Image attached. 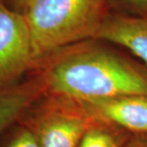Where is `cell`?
I'll return each instance as SVG.
<instances>
[{
	"label": "cell",
	"instance_id": "1",
	"mask_svg": "<svg viewBox=\"0 0 147 147\" xmlns=\"http://www.w3.org/2000/svg\"><path fill=\"white\" fill-rule=\"evenodd\" d=\"M33 70L43 96L83 105L121 96H147V70L98 39L64 47L38 60Z\"/></svg>",
	"mask_w": 147,
	"mask_h": 147
},
{
	"label": "cell",
	"instance_id": "2",
	"mask_svg": "<svg viewBox=\"0 0 147 147\" xmlns=\"http://www.w3.org/2000/svg\"><path fill=\"white\" fill-rule=\"evenodd\" d=\"M109 7V0H34L24 16L36 63L64 47L95 39Z\"/></svg>",
	"mask_w": 147,
	"mask_h": 147
},
{
	"label": "cell",
	"instance_id": "3",
	"mask_svg": "<svg viewBox=\"0 0 147 147\" xmlns=\"http://www.w3.org/2000/svg\"><path fill=\"white\" fill-rule=\"evenodd\" d=\"M25 116L40 147H78L82 138L99 120L87 106L71 99L43 96Z\"/></svg>",
	"mask_w": 147,
	"mask_h": 147
},
{
	"label": "cell",
	"instance_id": "4",
	"mask_svg": "<svg viewBox=\"0 0 147 147\" xmlns=\"http://www.w3.org/2000/svg\"><path fill=\"white\" fill-rule=\"evenodd\" d=\"M34 64L25 16L0 0V88L14 84Z\"/></svg>",
	"mask_w": 147,
	"mask_h": 147
},
{
	"label": "cell",
	"instance_id": "5",
	"mask_svg": "<svg viewBox=\"0 0 147 147\" xmlns=\"http://www.w3.org/2000/svg\"><path fill=\"white\" fill-rule=\"evenodd\" d=\"M99 119L131 135L147 137V96H121L86 104Z\"/></svg>",
	"mask_w": 147,
	"mask_h": 147
},
{
	"label": "cell",
	"instance_id": "6",
	"mask_svg": "<svg viewBox=\"0 0 147 147\" xmlns=\"http://www.w3.org/2000/svg\"><path fill=\"white\" fill-rule=\"evenodd\" d=\"M95 39L128 49L147 65V16L108 14Z\"/></svg>",
	"mask_w": 147,
	"mask_h": 147
},
{
	"label": "cell",
	"instance_id": "7",
	"mask_svg": "<svg viewBox=\"0 0 147 147\" xmlns=\"http://www.w3.org/2000/svg\"><path fill=\"white\" fill-rule=\"evenodd\" d=\"M42 96V91L34 78L22 83L0 88V135L19 121Z\"/></svg>",
	"mask_w": 147,
	"mask_h": 147
},
{
	"label": "cell",
	"instance_id": "8",
	"mask_svg": "<svg viewBox=\"0 0 147 147\" xmlns=\"http://www.w3.org/2000/svg\"><path fill=\"white\" fill-rule=\"evenodd\" d=\"M131 136L122 129L99 119L86 132L78 147H124Z\"/></svg>",
	"mask_w": 147,
	"mask_h": 147
},
{
	"label": "cell",
	"instance_id": "9",
	"mask_svg": "<svg viewBox=\"0 0 147 147\" xmlns=\"http://www.w3.org/2000/svg\"><path fill=\"white\" fill-rule=\"evenodd\" d=\"M3 147H40L33 131L25 124L14 128Z\"/></svg>",
	"mask_w": 147,
	"mask_h": 147
},
{
	"label": "cell",
	"instance_id": "10",
	"mask_svg": "<svg viewBox=\"0 0 147 147\" xmlns=\"http://www.w3.org/2000/svg\"><path fill=\"white\" fill-rule=\"evenodd\" d=\"M109 3L111 7L123 11L140 13V16L147 13V0H109Z\"/></svg>",
	"mask_w": 147,
	"mask_h": 147
},
{
	"label": "cell",
	"instance_id": "11",
	"mask_svg": "<svg viewBox=\"0 0 147 147\" xmlns=\"http://www.w3.org/2000/svg\"><path fill=\"white\" fill-rule=\"evenodd\" d=\"M3 1L14 11L24 14L34 2V0H3Z\"/></svg>",
	"mask_w": 147,
	"mask_h": 147
},
{
	"label": "cell",
	"instance_id": "12",
	"mask_svg": "<svg viewBox=\"0 0 147 147\" xmlns=\"http://www.w3.org/2000/svg\"><path fill=\"white\" fill-rule=\"evenodd\" d=\"M124 147H147V137L132 135Z\"/></svg>",
	"mask_w": 147,
	"mask_h": 147
},
{
	"label": "cell",
	"instance_id": "13",
	"mask_svg": "<svg viewBox=\"0 0 147 147\" xmlns=\"http://www.w3.org/2000/svg\"><path fill=\"white\" fill-rule=\"evenodd\" d=\"M144 16H147V13H146V14H144Z\"/></svg>",
	"mask_w": 147,
	"mask_h": 147
}]
</instances>
